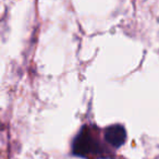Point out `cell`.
<instances>
[{"label":"cell","mask_w":159,"mask_h":159,"mask_svg":"<svg viewBox=\"0 0 159 159\" xmlns=\"http://www.w3.org/2000/svg\"><path fill=\"white\" fill-rule=\"evenodd\" d=\"M73 154L81 157H100L104 155V146L100 143L98 133L91 126H84L76 135L72 145Z\"/></svg>","instance_id":"obj_1"},{"label":"cell","mask_w":159,"mask_h":159,"mask_svg":"<svg viewBox=\"0 0 159 159\" xmlns=\"http://www.w3.org/2000/svg\"><path fill=\"white\" fill-rule=\"evenodd\" d=\"M105 141L111 146L118 148L121 145H123L126 139V132L125 129L120 124L110 125L105 130L104 132Z\"/></svg>","instance_id":"obj_2"}]
</instances>
